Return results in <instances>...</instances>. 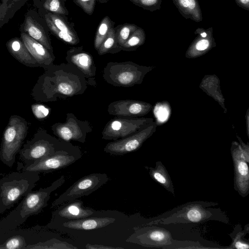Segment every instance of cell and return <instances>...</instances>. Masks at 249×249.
<instances>
[{"mask_svg": "<svg viewBox=\"0 0 249 249\" xmlns=\"http://www.w3.org/2000/svg\"><path fill=\"white\" fill-rule=\"evenodd\" d=\"M88 86L84 74L74 65L53 64L38 77L31 94L38 102H54L81 95Z\"/></svg>", "mask_w": 249, "mask_h": 249, "instance_id": "1", "label": "cell"}, {"mask_svg": "<svg viewBox=\"0 0 249 249\" xmlns=\"http://www.w3.org/2000/svg\"><path fill=\"white\" fill-rule=\"evenodd\" d=\"M218 205L217 202L195 201L186 203L171 210V214L164 218H157L144 225H166L178 223H202L210 220L230 224L226 212L219 208L210 207Z\"/></svg>", "mask_w": 249, "mask_h": 249, "instance_id": "2", "label": "cell"}, {"mask_svg": "<svg viewBox=\"0 0 249 249\" xmlns=\"http://www.w3.org/2000/svg\"><path fill=\"white\" fill-rule=\"evenodd\" d=\"M65 181V176H62L50 186L32 191L24 197L15 210L0 221V226L4 230H13L23 223L30 216L40 213L47 206L51 193L62 186Z\"/></svg>", "mask_w": 249, "mask_h": 249, "instance_id": "3", "label": "cell"}, {"mask_svg": "<svg viewBox=\"0 0 249 249\" xmlns=\"http://www.w3.org/2000/svg\"><path fill=\"white\" fill-rule=\"evenodd\" d=\"M39 173L13 172L0 179V214L13 207L31 192L39 180Z\"/></svg>", "mask_w": 249, "mask_h": 249, "instance_id": "4", "label": "cell"}, {"mask_svg": "<svg viewBox=\"0 0 249 249\" xmlns=\"http://www.w3.org/2000/svg\"><path fill=\"white\" fill-rule=\"evenodd\" d=\"M29 127V124L24 118L17 115L10 116L3 132L0 147V160L10 168L15 163Z\"/></svg>", "mask_w": 249, "mask_h": 249, "instance_id": "5", "label": "cell"}, {"mask_svg": "<svg viewBox=\"0 0 249 249\" xmlns=\"http://www.w3.org/2000/svg\"><path fill=\"white\" fill-rule=\"evenodd\" d=\"M68 142L57 139L45 129L39 128L18 152L22 164L29 165L39 161L63 148Z\"/></svg>", "mask_w": 249, "mask_h": 249, "instance_id": "6", "label": "cell"}, {"mask_svg": "<svg viewBox=\"0 0 249 249\" xmlns=\"http://www.w3.org/2000/svg\"><path fill=\"white\" fill-rule=\"evenodd\" d=\"M150 67L139 65L132 61L110 62L103 71V78L108 84L117 87L128 88L141 84Z\"/></svg>", "mask_w": 249, "mask_h": 249, "instance_id": "7", "label": "cell"}, {"mask_svg": "<svg viewBox=\"0 0 249 249\" xmlns=\"http://www.w3.org/2000/svg\"><path fill=\"white\" fill-rule=\"evenodd\" d=\"M82 157V153L77 146L68 142L63 148L39 161L29 165L18 164V170L50 172L65 168L75 162Z\"/></svg>", "mask_w": 249, "mask_h": 249, "instance_id": "8", "label": "cell"}, {"mask_svg": "<svg viewBox=\"0 0 249 249\" xmlns=\"http://www.w3.org/2000/svg\"><path fill=\"white\" fill-rule=\"evenodd\" d=\"M108 179L104 173H92L82 177L55 199L51 208L91 194L106 184Z\"/></svg>", "mask_w": 249, "mask_h": 249, "instance_id": "9", "label": "cell"}, {"mask_svg": "<svg viewBox=\"0 0 249 249\" xmlns=\"http://www.w3.org/2000/svg\"><path fill=\"white\" fill-rule=\"evenodd\" d=\"M151 118L117 117L109 120L102 131V138L116 141L128 137L152 123Z\"/></svg>", "mask_w": 249, "mask_h": 249, "instance_id": "10", "label": "cell"}, {"mask_svg": "<svg viewBox=\"0 0 249 249\" xmlns=\"http://www.w3.org/2000/svg\"><path fill=\"white\" fill-rule=\"evenodd\" d=\"M134 229V232L126 241L144 247L166 249L174 240L168 230L154 225L136 227Z\"/></svg>", "mask_w": 249, "mask_h": 249, "instance_id": "11", "label": "cell"}, {"mask_svg": "<svg viewBox=\"0 0 249 249\" xmlns=\"http://www.w3.org/2000/svg\"><path fill=\"white\" fill-rule=\"evenodd\" d=\"M51 129L53 134L60 140L84 143L87 134L92 131V127L88 121H81L73 113H68L65 122L54 124Z\"/></svg>", "mask_w": 249, "mask_h": 249, "instance_id": "12", "label": "cell"}, {"mask_svg": "<svg viewBox=\"0 0 249 249\" xmlns=\"http://www.w3.org/2000/svg\"><path fill=\"white\" fill-rule=\"evenodd\" d=\"M156 126V123L153 122L131 135L107 143L104 151L115 156H122L135 151L152 135Z\"/></svg>", "mask_w": 249, "mask_h": 249, "instance_id": "13", "label": "cell"}, {"mask_svg": "<svg viewBox=\"0 0 249 249\" xmlns=\"http://www.w3.org/2000/svg\"><path fill=\"white\" fill-rule=\"evenodd\" d=\"M231 154L234 166L233 188L241 196L245 197L249 194V162L239 144L235 141L231 143Z\"/></svg>", "mask_w": 249, "mask_h": 249, "instance_id": "14", "label": "cell"}, {"mask_svg": "<svg viewBox=\"0 0 249 249\" xmlns=\"http://www.w3.org/2000/svg\"><path fill=\"white\" fill-rule=\"evenodd\" d=\"M67 63L76 66L84 74L88 85L96 86L95 76L96 68L92 56L83 50V46L72 47L67 52Z\"/></svg>", "mask_w": 249, "mask_h": 249, "instance_id": "15", "label": "cell"}, {"mask_svg": "<svg viewBox=\"0 0 249 249\" xmlns=\"http://www.w3.org/2000/svg\"><path fill=\"white\" fill-rule=\"evenodd\" d=\"M152 106L147 103L130 99L120 100L110 103L107 111L117 117H138L147 114Z\"/></svg>", "mask_w": 249, "mask_h": 249, "instance_id": "16", "label": "cell"}, {"mask_svg": "<svg viewBox=\"0 0 249 249\" xmlns=\"http://www.w3.org/2000/svg\"><path fill=\"white\" fill-rule=\"evenodd\" d=\"M45 20L51 33L64 42L75 45L79 43V38L73 28L59 15L48 12Z\"/></svg>", "mask_w": 249, "mask_h": 249, "instance_id": "17", "label": "cell"}, {"mask_svg": "<svg viewBox=\"0 0 249 249\" xmlns=\"http://www.w3.org/2000/svg\"><path fill=\"white\" fill-rule=\"evenodd\" d=\"M20 30V32L27 34L53 53L50 37L42 25L36 19L35 12L33 10L29 11L26 14Z\"/></svg>", "mask_w": 249, "mask_h": 249, "instance_id": "18", "label": "cell"}, {"mask_svg": "<svg viewBox=\"0 0 249 249\" xmlns=\"http://www.w3.org/2000/svg\"><path fill=\"white\" fill-rule=\"evenodd\" d=\"M20 36L28 50L40 67L45 70L53 64L55 57L53 53L23 32H21Z\"/></svg>", "mask_w": 249, "mask_h": 249, "instance_id": "19", "label": "cell"}, {"mask_svg": "<svg viewBox=\"0 0 249 249\" xmlns=\"http://www.w3.org/2000/svg\"><path fill=\"white\" fill-rule=\"evenodd\" d=\"M57 207L52 213V218L61 217L76 220L89 217L94 213V210L84 207L83 202L78 199L65 202Z\"/></svg>", "mask_w": 249, "mask_h": 249, "instance_id": "20", "label": "cell"}, {"mask_svg": "<svg viewBox=\"0 0 249 249\" xmlns=\"http://www.w3.org/2000/svg\"><path fill=\"white\" fill-rule=\"evenodd\" d=\"M195 34L196 36L188 50V55L193 56L203 53L215 45L212 27L207 29L199 27L195 31Z\"/></svg>", "mask_w": 249, "mask_h": 249, "instance_id": "21", "label": "cell"}, {"mask_svg": "<svg viewBox=\"0 0 249 249\" xmlns=\"http://www.w3.org/2000/svg\"><path fill=\"white\" fill-rule=\"evenodd\" d=\"M6 46L11 55L22 64L30 68L40 67L21 38H12L6 42Z\"/></svg>", "mask_w": 249, "mask_h": 249, "instance_id": "22", "label": "cell"}, {"mask_svg": "<svg viewBox=\"0 0 249 249\" xmlns=\"http://www.w3.org/2000/svg\"><path fill=\"white\" fill-rule=\"evenodd\" d=\"M88 217L71 220L64 222L63 226L70 229L91 230L105 227L115 221V218L110 217Z\"/></svg>", "mask_w": 249, "mask_h": 249, "instance_id": "23", "label": "cell"}, {"mask_svg": "<svg viewBox=\"0 0 249 249\" xmlns=\"http://www.w3.org/2000/svg\"><path fill=\"white\" fill-rule=\"evenodd\" d=\"M182 17L198 22L202 20V14L197 0H172Z\"/></svg>", "mask_w": 249, "mask_h": 249, "instance_id": "24", "label": "cell"}, {"mask_svg": "<svg viewBox=\"0 0 249 249\" xmlns=\"http://www.w3.org/2000/svg\"><path fill=\"white\" fill-rule=\"evenodd\" d=\"M150 177L172 195L175 196V191L172 180L165 166L160 161L156 162L155 167L144 166Z\"/></svg>", "mask_w": 249, "mask_h": 249, "instance_id": "25", "label": "cell"}, {"mask_svg": "<svg viewBox=\"0 0 249 249\" xmlns=\"http://www.w3.org/2000/svg\"><path fill=\"white\" fill-rule=\"evenodd\" d=\"M29 0H0V28L7 23Z\"/></svg>", "mask_w": 249, "mask_h": 249, "instance_id": "26", "label": "cell"}, {"mask_svg": "<svg viewBox=\"0 0 249 249\" xmlns=\"http://www.w3.org/2000/svg\"><path fill=\"white\" fill-rule=\"evenodd\" d=\"M249 233V224L245 225L242 229L241 225L237 224L235 225L232 231L229 234L231 242L228 247L230 249H248L249 240L245 236Z\"/></svg>", "mask_w": 249, "mask_h": 249, "instance_id": "27", "label": "cell"}, {"mask_svg": "<svg viewBox=\"0 0 249 249\" xmlns=\"http://www.w3.org/2000/svg\"><path fill=\"white\" fill-rule=\"evenodd\" d=\"M114 27L110 30L97 51L99 55H102L108 53H116L122 51L118 44Z\"/></svg>", "mask_w": 249, "mask_h": 249, "instance_id": "28", "label": "cell"}, {"mask_svg": "<svg viewBox=\"0 0 249 249\" xmlns=\"http://www.w3.org/2000/svg\"><path fill=\"white\" fill-rule=\"evenodd\" d=\"M115 23L107 16H105L100 22L95 34L94 46L97 51L101 44L108 35L110 30L114 27Z\"/></svg>", "mask_w": 249, "mask_h": 249, "instance_id": "29", "label": "cell"}, {"mask_svg": "<svg viewBox=\"0 0 249 249\" xmlns=\"http://www.w3.org/2000/svg\"><path fill=\"white\" fill-rule=\"evenodd\" d=\"M145 38L144 30L138 27L122 46V50L130 52L137 50L144 44Z\"/></svg>", "mask_w": 249, "mask_h": 249, "instance_id": "30", "label": "cell"}, {"mask_svg": "<svg viewBox=\"0 0 249 249\" xmlns=\"http://www.w3.org/2000/svg\"><path fill=\"white\" fill-rule=\"evenodd\" d=\"M138 27L134 24L128 23L114 27L117 41L121 50L122 46Z\"/></svg>", "mask_w": 249, "mask_h": 249, "instance_id": "31", "label": "cell"}, {"mask_svg": "<svg viewBox=\"0 0 249 249\" xmlns=\"http://www.w3.org/2000/svg\"><path fill=\"white\" fill-rule=\"evenodd\" d=\"M31 248L37 249H75L77 247L73 246L66 242H63L56 239H52L44 243H39L35 246L31 247Z\"/></svg>", "mask_w": 249, "mask_h": 249, "instance_id": "32", "label": "cell"}, {"mask_svg": "<svg viewBox=\"0 0 249 249\" xmlns=\"http://www.w3.org/2000/svg\"><path fill=\"white\" fill-rule=\"evenodd\" d=\"M44 9L57 15H68L69 12L59 0H45L43 3Z\"/></svg>", "mask_w": 249, "mask_h": 249, "instance_id": "33", "label": "cell"}, {"mask_svg": "<svg viewBox=\"0 0 249 249\" xmlns=\"http://www.w3.org/2000/svg\"><path fill=\"white\" fill-rule=\"evenodd\" d=\"M26 247L24 238L20 235H15L0 244V249H26Z\"/></svg>", "mask_w": 249, "mask_h": 249, "instance_id": "34", "label": "cell"}, {"mask_svg": "<svg viewBox=\"0 0 249 249\" xmlns=\"http://www.w3.org/2000/svg\"><path fill=\"white\" fill-rule=\"evenodd\" d=\"M134 4L144 10L153 12L160 8L161 0H130Z\"/></svg>", "mask_w": 249, "mask_h": 249, "instance_id": "35", "label": "cell"}, {"mask_svg": "<svg viewBox=\"0 0 249 249\" xmlns=\"http://www.w3.org/2000/svg\"><path fill=\"white\" fill-rule=\"evenodd\" d=\"M31 108L34 116L40 121L46 118L50 112V108L42 104H34Z\"/></svg>", "mask_w": 249, "mask_h": 249, "instance_id": "36", "label": "cell"}, {"mask_svg": "<svg viewBox=\"0 0 249 249\" xmlns=\"http://www.w3.org/2000/svg\"><path fill=\"white\" fill-rule=\"evenodd\" d=\"M88 15L91 16L94 10L96 0H72Z\"/></svg>", "mask_w": 249, "mask_h": 249, "instance_id": "37", "label": "cell"}, {"mask_svg": "<svg viewBox=\"0 0 249 249\" xmlns=\"http://www.w3.org/2000/svg\"><path fill=\"white\" fill-rule=\"evenodd\" d=\"M166 106L163 105L155 106L154 113L155 116L161 122H164L168 118L169 111Z\"/></svg>", "mask_w": 249, "mask_h": 249, "instance_id": "38", "label": "cell"}, {"mask_svg": "<svg viewBox=\"0 0 249 249\" xmlns=\"http://www.w3.org/2000/svg\"><path fill=\"white\" fill-rule=\"evenodd\" d=\"M85 248L87 249H123L124 248L122 247H114L102 245H90L88 244L86 245Z\"/></svg>", "mask_w": 249, "mask_h": 249, "instance_id": "39", "label": "cell"}, {"mask_svg": "<svg viewBox=\"0 0 249 249\" xmlns=\"http://www.w3.org/2000/svg\"><path fill=\"white\" fill-rule=\"evenodd\" d=\"M238 138L240 148L246 160L249 162V145L248 144H245L239 138Z\"/></svg>", "mask_w": 249, "mask_h": 249, "instance_id": "40", "label": "cell"}, {"mask_svg": "<svg viewBox=\"0 0 249 249\" xmlns=\"http://www.w3.org/2000/svg\"><path fill=\"white\" fill-rule=\"evenodd\" d=\"M235 1L240 7L249 10V0H235Z\"/></svg>", "mask_w": 249, "mask_h": 249, "instance_id": "41", "label": "cell"}, {"mask_svg": "<svg viewBox=\"0 0 249 249\" xmlns=\"http://www.w3.org/2000/svg\"><path fill=\"white\" fill-rule=\"evenodd\" d=\"M109 0H96L99 3L101 4H104L107 2Z\"/></svg>", "mask_w": 249, "mask_h": 249, "instance_id": "42", "label": "cell"}, {"mask_svg": "<svg viewBox=\"0 0 249 249\" xmlns=\"http://www.w3.org/2000/svg\"><path fill=\"white\" fill-rule=\"evenodd\" d=\"M63 0L65 1L66 0Z\"/></svg>", "mask_w": 249, "mask_h": 249, "instance_id": "43", "label": "cell"}]
</instances>
